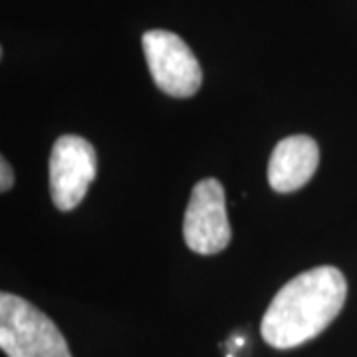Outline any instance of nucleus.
Masks as SVG:
<instances>
[{"label": "nucleus", "mask_w": 357, "mask_h": 357, "mask_svg": "<svg viewBox=\"0 0 357 357\" xmlns=\"http://www.w3.org/2000/svg\"><path fill=\"white\" fill-rule=\"evenodd\" d=\"M347 298V282L335 266L302 272L270 302L260 324L268 345L292 349L318 337L340 316Z\"/></svg>", "instance_id": "obj_1"}, {"label": "nucleus", "mask_w": 357, "mask_h": 357, "mask_svg": "<svg viewBox=\"0 0 357 357\" xmlns=\"http://www.w3.org/2000/svg\"><path fill=\"white\" fill-rule=\"evenodd\" d=\"M143 52L155 86L173 98H191L203 86V70L187 42L169 30L143 34Z\"/></svg>", "instance_id": "obj_3"}, {"label": "nucleus", "mask_w": 357, "mask_h": 357, "mask_svg": "<svg viewBox=\"0 0 357 357\" xmlns=\"http://www.w3.org/2000/svg\"><path fill=\"white\" fill-rule=\"evenodd\" d=\"M183 236L197 255H218L229 246L232 229L220 181L203 178L195 185L185 213Z\"/></svg>", "instance_id": "obj_4"}, {"label": "nucleus", "mask_w": 357, "mask_h": 357, "mask_svg": "<svg viewBox=\"0 0 357 357\" xmlns=\"http://www.w3.org/2000/svg\"><path fill=\"white\" fill-rule=\"evenodd\" d=\"M0 347L8 357H72L58 326L34 304L8 292L0 294Z\"/></svg>", "instance_id": "obj_2"}, {"label": "nucleus", "mask_w": 357, "mask_h": 357, "mask_svg": "<svg viewBox=\"0 0 357 357\" xmlns=\"http://www.w3.org/2000/svg\"><path fill=\"white\" fill-rule=\"evenodd\" d=\"M14 185V173H13V167L10 163L2 157L0 159V191L6 192L13 189Z\"/></svg>", "instance_id": "obj_7"}, {"label": "nucleus", "mask_w": 357, "mask_h": 357, "mask_svg": "<svg viewBox=\"0 0 357 357\" xmlns=\"http://www.w3.org/2000/svg\"><path fill=\"white\" fill-rule=\"evenodd\" d=\"M319 163L318 143L307 135L278 141L268 161V183L276 192H294L314 177Z\"/></svg>", "instance_id": "obj_6"}, {"label": "nucleus", "mask_w": 357, "mask_h": 357, "mask_svg": "<svg viewBox=\"0 0 357 357\" xmlns=\"http://www.w3.org/2000/svg\"><path fill=\"white\" fill-rule=\"evenodd\" d=\"M98 171V153L88 139L62 135L50 155V192L58 211H72L84 201Z\"/></svg>", "instance_id": "obj_5"}]
</instances>
